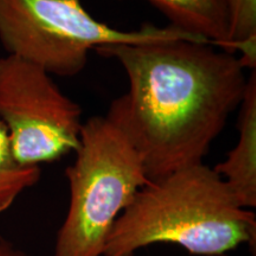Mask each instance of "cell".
Listing matches in <instances>:
<instances>
[{"mask_svg":"<svg viewBox=\"0 0 256 256\" xmlns=\"http://www.w3.org/2000/svg\"><path fill=\"white\" fill-rule=\"evenodd\" d=\"M0 256H26V254L8 240L0 238Z\"/></svg>","mask_w":256,"mask_h":256,"instance_id":"10","label":"cell"},{"mask_svg":"<svg viewBox=\"0 0 256 256\" xmlns=\"http://www.w3.org/2000/svg\"><path fill=\"white\" fill-rule=\"evenodd\" d=\"M220 256H228V255H220Z\"/></svg>","mask_w":256,"mask_h":256,"instance_id":"11","label":"cell"},{"mask_svg":"<svg viewBox=\"0 0 256 256\" xmlns=\"http://www.w3.org/2000/svg\"><path fill=\"white\" fill-rule=\"evenodd\" d=\"M95 52L126 74L128 90L106 116L136 150L150 182L203 164L248 84L240 57L211 44L174 40Z\"/></svg>","mask_w":256,"mask_h":256,"instance_id":"1","label":"cell"},{"mask_svg":"<svg viewBox=\"0 0 256 256\" xmlns=\"http://www.w3.org/2000/svg\"><path fill=\"white\" fill-rule=\"evenodd\" d=\"M256 218L210 166L198 164L151 180L114 223L104 256H133L172 243L197 256L226 255L254 246Z\"/></svg>","mask_w":256,"mask_h":256,"instance_id":"2","label":"cell"},{"mask_svg":"<svg viewBox=\"0 0 256 256\" xmlns=\"http://www.w3.org/2000/svg\"><path fill=\"white\" fill-rule=\"evenodd\" d=\"M168 19L171 26L230 51L226 0H146Z\"/></svg>","mask_w":256,"mask_h":256,"instance_id":"7","label":"cell"},{"mask_svg":"<svg viewBox=\"0 0 256 256\" xmlns=\"http://www.w3.org/2000/svg\"><path fill=\"white\" fill-rule=\"evenodd\" d=\"M229 14V48L242 54L240 60L246 69L255 70L256 63V0H226Z\"/></svg>","mask_w":256,"mask_h":256,"instance_id":"9","label":"cell"},{"mask_svg":"<svg viewBox=\"0 0 256 256\" xmlns=\"http://www.w3.org/2000/svg\"><path fill=\"white\" fill-rule=\"evenodd\" d=\"M40 166L23 165L16 159L8 133L0 121V214L11 209L18 197L40 180Z\"/></svg>","mask_w":256,"mask_h":256,"instance_id":"8","label":"cell"},{"mask_svg":"<svg viewBox=\"0 0 256 256\" xmlns=\"http://www.w3.org/2000/svg\"><path fill=\"white\" fill-rule=\"evenodd\" d=\"M75 154L54 256H104L114 223L150 180L136 150L107 116L84 121Z\"/></svg>","mask_w":256,"mask_h":256,"instance_id":"3","label":"cell"},{"mask_svg":"<svg viewBox=\"0 0 256 256\" xmlns=\"http://www.w3.org/2000/svg\"><path fill=\"white\" fill-rule=\"evenodd\" d=\"M190 40L210 44L171 25L144 24L124 31L98 22L81 0H0V43L6 55L28 60L49 75L72 78L90 51L110 46Z\"/></svg>","mask_w":256,"mask_h":256,"instance_id":"4","label":"cell"},{"mask_svg":"<svg viewBox=\"0 0 256 256\" xmlns=\"http://www.w3.org/2000/svg\"><path fill=\"white\" fill-rule=\"evenodd\" d=\"M238 140L226 159L214 168L238 204L256 206V75L248 78L246 94L238 107Z\"/></svg>","mask_w":256,"mask_h":256,"instance_id":"6","label":"cell"},{"mask_svg":"<svg viewBox=\"0 0 256 256\" xmlns=\"http://www.w3.org/2000/svg\"><path fill=\"white\" fill-rule=\"evenodd\" d=\"M0 121L16 159L40 166L78 151L82 108L46 70L19 57H0Z\"/></svg>","mask_w":256,"mask_h":256,"instance_id":"5","label":"cell"}]
</instances>
